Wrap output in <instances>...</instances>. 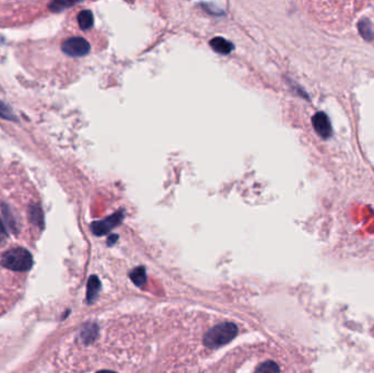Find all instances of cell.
I'll return each mask as SVG.
<instances>
[{
    "label": "cell",
    "mask_w": 374,
    "mask_h": 373,
    "mask_svg": "<svg viewBox=\"0 0 374 373\" xmlns=\"http://www.w3.org/2000/svg\"><path fill=\"white\" fill-rule=\"evenodd\" d=\"M210 46L214 52H217L218 54H221V55H229L234 48L231 42H229L226 39L219 38V37L214 38L210 41Z\"/></svg>",
    "instance_id": "cell-6"
},
{
    "label": "cell",
    "mask_w": 374,
    "mask_h": 373,
    "mask_svg": "<svg viewBox=\"0 0 374 373\" xmlns=\"http://www.w3.org/2000/svg\"><path fill=\"white\" fill-rule=\"evenodd\" d=\"M312 123L315 132L323 139H328L332 136V125H330V120L325 113H316L312 118Z\"/></svg>",
    "instance_id": "cell-5"
},
{
    "label": "cell",
    "mask_w": 374,
    "mask_h": 373,
    "mask_svg": "<svg viewBox=\"0 0 374 373\" xmlns=\"http://www.w3.org/2000/svg\"><path fill=\"white\" fill-rule=\"evenodd\" d=\"M63 52L71 57H82L90 52V44L83 38H70L64 42Z\"/></svg>",
    "instance_id": "cell-3"
},
{
    "label": "cell",
    "mask_w": 374,
    "mask_h": 373,
    "mask_svg": "<svg viewBox=\"0 0 374 373\" xmlns=\"http://www.w3.org/2000/svg\"><path fill=\"white\" fill-rule=\"evenodd\" d=\"M124 218V212L118 211L115 212L112 216L107 217L106 219L102 221H97L92 225V231L98 235H103L109 232L114 227H116L118 224H120L121 220Z\"/></svg>",
    "instance_id": "cell-4"
},
{
    "label": "cell",
    "mask_w": 374,
    "mask_h": 373,
    "mask_svg": "<svg viewBox=\"0 0 374 373\" xmlns=\"http://www.w3.org/2000/svg\"><path fill=\"white\" fill-rule=\"evenodd\" d=\"M95 22L93 13L90 10H83L78 14V23L82 30H88Z\"/></svg>",
    "instance_id": "cell-7"
},
{
    "label": "cell",
    "mask_w": 374,
    "mask_h": 373,
    "mask_svg": "<svg viewBox=\"0 0 374 373\" xmlns=\"http://www.w3.org/2000/svg\"><path fill=\"white\" fill-rule=\"evenodd\" d=\"M8 238V231H7V227L0 219V242H4Z\"/></svg>",
    "instance_id": "cell-10"
},
{
    "label": "cell",
    "mask_w": 374,
    "mask_h": 373,
    "mask_svg": "<svg viewBox=\"0 0 374 373\" xmlns=\"http://www.w3.org/2000/svg\"><path fill=\"white\" fill-rule=\"evenodd\" d=\"M237 332L239 329L232 322L222 321L215 323L205 334V346L210 349L225 346L234 338Z\"/></svg>",
    "instance_id": "cell-1"
},
{
    "label": "cell",
    "mask_w": 374,
    "mask_h": 373,
    "mask_svg": "<svg viewBox=\"0 0 374 373\" xmlns=\"http://www.w3.org/2000/svg\"><path fill=\"white\" fill-rule=\"evenodd\" d=\"M2 265L12 271H26L32 267L33 257L27 250L14 247L3 255Z\"/></svg>",
    "instance_id": "cell-2"
},
{
    "label": "cell",
    "mask_w": 374,
    "mask_h": 373,
    "mask_svg": "<svg viewBox=\"0 0 374 373\" xmlns=\"http://www.w3.org/2000/svg\"><path fill=\"white\" fill-rule=\"evenodd\" d=\"M358 28L359 32L363 37V39H365L366 41H373L374 40V33L372 30V26L369 20H361L360 22L358 24Z\"/></svg>",
    "instance_id": "cell-8"
},
{
    "label": "cell",
    "mask_w": 374,
    "mask_h": 373,
    "mask_svg": "<svg viewBox=\"0 0 374 373\" xmlns=\"http://www.w3.org/2000/svg\"><path fill=\"white\" fill-rule=\"evenodd\" d=\"M98 373H114V372H110V371H101V372H98Z\"/></svg>",
    "instance_id": "cell-11"
},
{
    "label": "cell",
    "mask_w": 374,
    "mask_h": 373,
    "mask_svg": "<svg viewBox=\"0 0 374 373\" xmlns=\"http://www.w3.org/2000/svg\"><path fill=\"white\" fill-rule=\"evenodd\" d=\"M278 364L274 361H266L257 368L255 373H279Z\"/></svg>",
    "instance_id": "cell-9"
}]
</instances>
